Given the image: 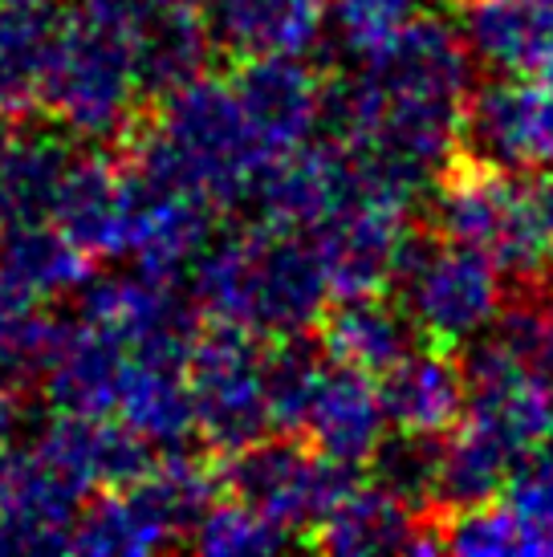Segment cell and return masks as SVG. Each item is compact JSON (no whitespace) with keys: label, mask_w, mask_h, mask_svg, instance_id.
<instances>
[{"label":"cell","mask_w":553,"mask_h":557,"mask_svg":"<svg viewBox=\"0 0 553 557\" xmlns=\"http://www.w3.org/2000/svg\"><path fill=\"white\" fill-rule=\"evenodd\" d=\"M330 294L334 285L314 236L261 220L212 236L192 264V297L204 318L241 322L261 338L318 330Z\"/></svg>","instance_id":"1"},{"label":"cell","mask_w":553,"mask_h":557,"mask_svg":"<svg viewBox=\"0 0 553 557\" xmlns=\"http://www.w3.org/2000/svg\"><path fill=\"white\" fill-rule=\"evenodd\" d=\"M151 107L135 70V37L107 0L65 13L62 37L49 62L41 114L82 143L119 147Z\"/></svg>","instance_id":"2"},{"label":"cell","mask_w":553,"mask_h":557,"mask_svg":"<svg viewBox=\"0 0 553 557\" xmlns=\"http://www.w3.org/2000/svg\"><path fill=\"white\" fill-rule=\"evenodd\" d=\"M391 289L415 322L419 338L460 350L480 338L505 306V273L489 252L452 245L431 224H411L400 236Z\"/></svg>","instance_id":"3"},{"label":"cell","mask_w":553,"mask_h":557,"mask_svg":"<svg viewBox=\"0 0 553 557\" xmlns=\"http://www.w3.org/2000/svg\"><path fill=\"white\" fill-rule=\"evenodd\" d=\"M224 496L265 512L276 525L309 537L342 500L362 484V468L330 460L302 435L281 432L276 440H257L220 460ZM309 545V542H306Z\"/></svg>","instance_id":"4"},{"label":"cell","mask_w":553,"mask_h":557,"mask_svg":"<svg viewBox=\"0 0 553 557\" xmlns=\"http://www.w3.org/2000/svg\"><path fill=\"white\" fill-rule=\"evenodd\" d=\"M187 387L196 403V435L216 460L257 444L273 428L265 399V346L248 325L220 318L204 325L187 362Z\"/></svg>","instance_id":"5"},{"label":"cell","mask_w":553,"mask_h":557,"mask_svg":"<svg viewBox=\"0 0 553 557\" xmlns=\"http://www.w3.org/2000/svg\"><path fill=\"white\" fill-rule=\"evenodd\" d=\"M460 151L505 171L553 168V90L521 74L472 86L464 98Z\"/></svg>","instance_id":"6"},{"label":"cell","mask_w":553,"mask_h":557,"mask_svg":"<svg viewBox=\"0 0 553 557\" xmlns=\"http://www.w3.org/2000/svg\"><path fill=\"white\" fill-rule=\"evenodd\" d=\"M248 208L261 224L276 228H318L334 212L358 203L354 159L339 143H302L285 156H273L257 171Z\"/></svg>","instance_id":"7"},{"label":"cell","mask_w":553,"mask_h":557,"mask_svg":"<svg viewBox=\"0 0 553 557\" xmlns=\"http://www.w3.org/2000/svg\"><path fill=\"white\" fill-rule=\"evenodd\" d=\"M232 90L265 159L302 147L322 126L325 78L309 65L306 53H273V58L236 62Z\"/></svg>","instance_id":"8"},{"label":"cell","mask_w":553,"mask_h":557,"mask_svg":"<svg viewBox=\"0 0 553 557\" xmlns=\"http://www.w3.org/2000/svg\"><path fill=\"white\" fill-rule=\"evenodd\" d=\"M53 224L94 261L131 257L135 180L114 147L77 151L53 203Z\"/></svg>","instance_id":"9"},{"label":"cell","mask_w":553,"mask_h":557,"mask_svg":"<svg viewBox=\"0 0 553 557\" xmlns=\"http://www.w3.org/2000/svg\"><path fill=\"white\" fill-rule=\"evenodd\" d=\"M472 49L460 25L444 16H415L383 49L362 58L367 74L383 98H452L464 102L472 94Z\"/></svg>","instance_id":"10"},{"label":"cell","mask_w":553,"mask_h":557,"mask_svg":"<svg viewBox=\"0 0 553 557\" xmlns=\"http://www.w3.org/2000/svg\"><path fill=\"white\" fill-rule=\"evenodd\" d=\"M74 159V135L53 119L46 126L33 119L0 123V216L9 228L53 220V203Z\"/></svg>","instance_id":"11"},{"label":"cell","mask_w":553,"mask_h":557,"mask_svg":"<svg viewBox=\"0 0 553 557\" xmlns=\"http://www.w3.org/2000/svg\"><path fill=\"white\" fill-rule=\"evenodd\" d=\"M379 403L391 428L407 432H440L447 435L468 411V383L464 362L452 346H411L400 362H391L379 379Z\"/></svg>","instance_id":"12"},{"label":"cell","mask_w":553,"mask_h":557,"mask_svg":"<svg viewBox=\"0 0 553 557\" xmlns=\"http://www.w3.org/2000/svg\"><path fill=\"white\" fill-rule=\"evenodd\" d=\"M204 21L212 46L232 58H273V53H314L325 33L322 0H208Z\"/></svg>","instance_id":"13"},{"label":"cell","mask_w":553,"mask_h":557,"mask_svg":"<svg viewBox=\"0 0 553 557\" xmlns=\"http://www.w3.org/2000/svg\"><path fill=\"white\" fill-rule=\"evenodd\" d=\"M325 554H444L435 517H419L403 500L362 480L309 537Z\"/></svg>","instance_id":"14"},{"label":"cell","mask_w":553,"mask_h":557,"mask_svg":"<svg viewBox=\"0 0 553 557\" xmlns=\"http://www.w3.org/2000/svg\"><path fill=\"white\" fill-rule=\"evenodd\" d=\"M131 362H135V355H131V346L123 338L74 318L70 338H65L53 367L41 379L46 407L86 419L114 416L119 395L126 387V374H131Z\"/></svg>","instance_id":"15"},{"label":"cell","mask_w":553,"mask_h":557,"mask_svg":"<svg viewBox=\"0 0 553 557\" xmlns=\"http://www.w3.org/2000/svg\"><path fill=\"white\" fill-rule=\"evenodd\" d=\"M403 228H407V216L379 208V203H351L322 220L318 228H309L334 294L386 289Z\"/></svg>","instance_id":"16"},{"label":"cell","mask_w":553,"mask_h":557,"mask_svg":"<svg viewBox=\"0 0 553 557\" xmlns=\"http://www.w3.org/2000/svg\"><path fill=\"white\" fill-rule=\"evenodd\" d=\"M135 37V70L147 102H159L180 86L208 74L212 62V33L196 0H171L131 25Z\"/></svg>","instance_id":"17"},{"label":"cell","mask_w":553,"mask_h":557,"mask_svg":"<svg viewBox=\"0 0 553 557\" xmlns=\"http://www.w3.org/2000/svg\"><path fill=\"white\" fill-rule=\"evenodd\" d=\"M383 435L386 411L383 403H379L374 374L334 362L325 371L314 403H309L306 423H302V440H309L330 460L367 468L370 451L379 448Z\"/></svg>","instance_id":"18"},{"label":"cell","mask_w":553,"mask_h":557,"mask_svg":"<svg viewBox=\"0 0 553 557\" xmlns=\"http://www.w3.org/2000/svg\"><path fill=\"white\" fill-rule=\"evenodd\" d=\"M318 338H322L330 362L379 379L391 362H400L411 350L419 330L407 318L400 297L370 289V294H339L334 306H325Z\"/></svg>","instance_id":"19"},{"label":"cell","mask_w":553,"mask_h":557,"mask_svg":"<svg viewBox=\"0 0 553 557\" xmlns=\"http://www.w3.org/2000/svg\"><path fill=\"white\" fill-rule=\"evenodd\" d=\"M472 58L496 74H538L553 53V0H452Z\"/></svg>","instance_id":"20"},{"label":"cell","mask_w":553,"mask_h":557,"mask_svg":"<svg viewBox=\"0 0 553 557\" xmlns=\"http://www.w3.org/2000/svg\"><path fill=\"white\" fill-rule=\"evenodd\" d=\"M62 21L49 4H0V123H21L41 110Z\"/></svg>","instance_id":"21"},{"label":"cell","mask_w":553,"mask_h":557,"mask_svg":"<svg viewBox=\"0 0 553 557\" xmlns=\"http://www.w3.org/2000/svg\"><path fill=\"white\" fill-rule=\"evenodd\" d=\"M126 488L138 496V505L151 512V521L168 533L171 549H175V545H192V533L200 529L208 509L224 493V480H220V465L212 451L187 456V448H180L159 451L151 472Z\"/></svg>","instance_id":"22"},{"label":"cell","mask_w":553,"mask_h":557,"mask_svg":"<svg viewBox=\"0 0 553 557\" xmlns=\"http://www.w3.org/2000/svg\"><path fill=\"white\" fill-rule=\"evenodd\" d=\"M90 264L94 257H86L53 220L13 224L0 245V273L37 301L77 294V285L90 277Z\"/></svg>","instance_id":"23"},{"label":"cell","mask_w":553,"mask_h":557,"mask_svg":"<svg viewBox=\"0 0 553 557\" xmlns=\"http://www.w3.org/2000/svg\"><path fill=\"white\" fill-rule=\"evenodd\" d=\"M114 416L123 419L126 428H135L143 440H151L159 451L187 448L196 435V403L187 387V371L147 367L135 358Z\"/></svg>","instance_id":"24"},{"label":"cell","mask_w":553,"mask_h":557,"mask_svg":"<svg viewBox=\"0 0 553 557\" xmlns=\"http://www.w3.org/2000/svg\"><path fill=\"white\" fill-rule=\"evenodd\" d=\"M513 472H517V460H513L492 435L480 432L477 423L460 419V423L447 432V444H444L435 517L501 500Z\"/></svg>","instance_id":"25"},{"label":"cell","mask_w":553,"mask_h":557,"mask_svg":"<svg viewBox=\"0 0 553 557\" xmlns=\"http://www.w3.org/2000/svg\"><path fill=\"white\" fill-rule=\"evenodd\" d=\"M171 549L168 533L155 525L151 512L138 505L131 488H102L98 496H86L74 517L70 554L90 557H138Z\"/></svg>","instance_id":"26"},{"label":"cell","mask_w":553,"mask_h":557,"mask_svg":"<svg viewBox=\"0 0 553 557\" xmlns=\"http://www.w3.org/2000/svg\"><path fill=\"white\" fill-rule=\"evenodd\" d=\"M447 435L440 432H407L395 428L370 451L367 480L386 496L403 500L419 517H435V493H440V465H444Z\"/></svg>","instance_id":"27"},{"label":"cell","mask_w":553,"mask_h":557,"mask_svg":"<svg viewBox=\"0 0 553 557\" xmlns=\"http://www.w3.org/2000/svg\"><path fill=\"white\" fill-rule=\"evenodd\" d=\"M325 371H330V355L318 330L276 334L273 346L265 350V399H269L276 432L302 435L306 411L322 387Z\"/></svg>","instance_id":"28"},{"label":"cell","mask_w":553,"mask_h":557,"mask_svg":"<svg viewBox=\"0 0 553 557\" xmlns=\"http://www.w3.org/2000/svg\"><path fill=\"white\" fill-rule=\"evenodd\" d=\"M297 542V533L285 525L269 521L265 512L248 509L241 500H216L208 517L200 521V529L192 533V549L200 554H273V549H285V545Z\"/></svg>","instance_id":"29"},{"label":"cell","mask_w":553,"mask_h":557,"mask_svg":"<svg viewBox=\"0 0 553 557\" xmlns=\"http://www.w3.org/2000/svg\"><path fill=\"white\" fill-rule=\"evenodd\" d=\"M444 533V549L468 557H501V554H525V533L517 512L505 500H489L477 509L444 512L435 517Z\"/></svg>","instance_id":"30"},{"label":"cell","mask_w":553,"mask_h":557,"mask_svg":"<svg viewBox=\"0 0 553 557\" xmlns=\"http://www.w3.org/2000/svg\"><path fill=\"white\" fill-rule=\"evenodd\" d=\"M419 16V0H334L330 25L339 46L354 58H370Z\"/></svg>","instance_id":"31"},{"label":"cell","mask_w":553,"mask_h":557,"mask_svg":"<svg viewBox=\"0 0 553 557\" xmlns=\"http://www.w3.org/2000/svg\"><path fill=\"white\" fill-rule=\"evenodd\" d=\"M37 310H41V301H37V297H29L21 285H13V281L0 273V342L13 338L16 330L29 322Z\"/></svg>","instance_id":"32"},{"label":"cell","mask_w":553,"mask_h":557,"mask_svg":"<svg viewBox=\"0 0 553 557\" xmlns=\"http://www.w3.org/2000/svg\"><path fill=\"white\" fill-rule=\"evenodd\" d=\"M13 456L16 451H0V505H4V496H9V480H13Z\"/></svg>","instance_id":"33"},{"label":"cell","mask_w":553,"mask_h":557,"mask_svg":"<svg viewBox=\"0 0 553 557\" xmlns=\"http://www.w3.org/2000/svg\"><path fill=\"white\" fill-rule=\"evenodd\" d=\"M533 78H538L541 86H550V90H553V53H550V58H545V62H541V70H538V74H533Z\"/></svg>","instance_id":"34"},{"label":"cell","mask_w":553,"mask_h":557,"mask_svg":"<svg viewBox=\"0 0 553 557\" xmlns=\"http://www.w3.org/2000/svg\"><path fill=\"white\" fill-rule=\"evenodd\" d=\"M0 4H53V0H0Z\"/></svg>","instance_id":"35"},{"label":"cell","mask_w":553,"mask_h":557,"mask_svg":"<svg viewBox=\"0 0 553 557\" xmlns=\"http://www.w3.org/2000/svg\"><path fill=\"white\" fill-rule=\"evenodd\" d=\"M541 456H550V460H553V428H550V440H545V448H541Z\"/></svg>","instance_id":"36"},{"label":"cell","mask_w":553,"mask_h":557,"mask_svg":"<svg viewBox=\"0 0 553 557\" xmlns=\"http://www.w3.org/2000/svg\"><path fill=\"white\" fill-rule=\"evenodd\" d=\"M4 236H9V220L0 216V245H4Z\"/></svg>","instance_id":"37"},{"label":"cell","mask_w":553,"mask_h":557,"mask_svg":"<svg viewBox=\"0 0 553 557\" xmlns=\"http://www.w3.org/2000/svg\"><path fill=\"white\" fill-rule=\"evenodd\" d=\"M545 294H550V301H553V269H550V277H545Z\"/></svg>","instance_id":"38"},{"label":"cell","mask_w":553,"mask_h":557,"mask_svg":"<svg viewBox=\"0 0 553 557\" xmlns=\"http://www.w3.org/2000/svg\"><path fill=\"white\" fill-rule=\"evenodd\" d=\"M444 4H452V0H444Z\"/></svg>","instance_id":"39"}]
</instances>
